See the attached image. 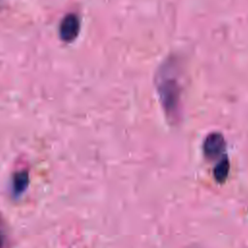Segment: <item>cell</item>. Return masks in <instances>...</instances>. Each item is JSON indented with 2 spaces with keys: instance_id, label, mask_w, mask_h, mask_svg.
I'll return each mask as SVG.
<instances>
[{
  "instance_id": "obj_1",
  "label": "cell",
  "mask_w": 248,
  "mask_h": 248,
  "mask_svg": "<svg viewBox=\"0 0 248 248\" xmlns=\"http://www.w3.org/2000/svg\"><path fill=\"white\" fill-rule=\"evenodd\" d=\"M225 148V140L219 133L210 134L204 140L203 153L207 159L215 160Z\"/></svg>"
},
{
  "instance_id": "obj_2",
  "label": "cell",
  "mask_w": 248,
  "mask_h": 248,
  "mask_svg": "<svg viewBox=\"0 0 248 248\" xmlns=\"http://www.w3.org/2000/svg\"><path fill=\"white\" fill-rule=\"evenodd\" d=\"M79 32V20L76 15L66 16L60 24L59 35L64 42H72Z\"/></svg>"
},
{
  "instance_id": "obj_3",
  "label": "cell",
  "mask_w": 248,
  "mask_h": 248,
  "mask_svg": "<svg viewBox=\"0 0 248 248\" xmlns=\"http://www.w3.org/2000/svg\"><path fill=\"white\" fill-rule=\"evenodd\" d=\"M28 184V173L26 171L16 172L13 177L12 190L15 196H18L23 193Z\"/></svg>"
},
{
  "instance_id": "obj_4",
  "label": "cell",
  "mask_w": 248,
  "mask_h": 248,
  "mask_svg": "<svg viewBox=\"0 0 248 248\" xmlns=\"http://www.w3.org/2000/svg\"><path fill=\"white\" fill-rule=\"evenodd\" d=\"M229 169H230V165L229 162L226 158H223L215 167L214 169V176L215 178L219 181L222 182L226 179L228 172H229Z\"/></svg>"
},
{
  "instance_id": "obj_5",
  "label": "cell",
  "mask_w": 248,
  "mask_h": 248,
  "mask_svg": "<svg viewBox=\"0 0 248 248\" xmlns=\"http://www.w3.org/2000/svg\"><path fill=\"white\" fill-rule=\"evenodd\" d=\"M6 246V237L3 231L0 229V248H5Z\"/></svg>"
}]
</instances>
